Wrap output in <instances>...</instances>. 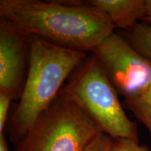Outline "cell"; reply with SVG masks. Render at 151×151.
<instances>
[{
    "instance_id": "obj_1",
    "label": "cell",
    "mask_w": 151,
    "mask_h": 151,
    "mask_svg": "<svg viewBox=\"0 0 151 151\" xmlns=\"http://www.w3.org/2000/svg\"><path fill=\"white\" fill-rule=\"evenodd\" d=\"M0 16L26 37L86 52L115 29L105 14L83 1L1 0Z\"/></svg>"
},
{
    "instance_id": "obj_2",
    "label": "cell",
    "mask_w": 151,
    "mask_h": 151,
    "mask_svg": "<svg viewBox=\"0 0 151 151\" xmlns=\"http://www.w3.org/2000/svg\"><path fill=\"white\" fill-rule=\"evenodd\" d=\"M29 58L20 101L11 120V139L19 142L59 95L64 82L86 52L29 37Z\"/></svg>"
},
{
    "instance_id": "obj_3",
    "label": "cell",
    "mask_w": 151,
    "mask_h": 151,
    "mask_svg": "<svg viewBox=\"0 0 151 151\" xmlns=\"http://www.w3.org/2000/svg\"><path fill=\"white\" fill-rule=\"evenodd\" d=\"M60 94L76 103L113 139L139 141L137 125L125 114L118 92L93 54L85 60Z\"/></svg>"
},
{
    "instance_id": "obj_4",
    "label": "cell",
    "mask_w": 151,
    "mask_h": 151,
    "mask_svg": "<svg viewBox=\"0 0 151 151\" xmlns=\"http://www.w3.org/2000/svg\"><path fill=\"white\" fill-rule=\"evenodd\" d=\"M99 132L76 103L59 94L17 143L16 151H83Z\"/></svg>"
},
{
    "instance_id": "obj_5",
    "label": "cell",
    "mask_w": 151,
    "mask_h": 151,
    "mask_svg": "<svg viewBox=\"0 0 151 151\" xmlns=\"http://www.w3.org/2000/svg\"><path fill=\"white\" fill-rule=\"evenodd\" d=\"M118 93L125 99L139 97L151 84V60L113 32L92 51Z\"/></svg>"
},
{
    "instance_id": "obj_6",
    "label": "cell",
    "mask_w": 151,
    "mask_h": 151,
    "mask_svg": "<svg viewBox=\"0 0 151 151\" xmlns=\"http://www.w3.org/2000/svg\"><path fill=\"white\" fill-rule=\"evenodd\" d=\"M29 37L20 33L6 20L0 21V92L13 99L20 97Z\"/></svg>"
},
{
    "instance_id": "obj_7",
    "label": "cell",
    "mask_w": 151,
    "mask_h": 151,
    "mask_svg": "<svg viewBox=\"0 0 151 151\" xmlns=\"http://www.w3.org/2000/svg\"><path fill=\"white\" fill-rule=\"evenodd\" d=\"M85 3L105 14L114 28L129 30L146 16V0H90Z\"/></svg>"
},
{
    "instance_id": "obj_8",
    "label": "cell",
    "mask_w": 151,
    "mask_h": 151,
    "mask_svg": "<svg viewBox=\"0 0 151 151\" xmlns=\"http://www.w3.org/2000/svg\"><path fill=\"white\" fill-rule=\"evenodd\" d=\"M129 43L138 52L151 60V27L146 22H139L129 30Z\"/></svg>"
},
{
    "instance_id": "obj_9",
    "label": "cell",
    "mask_w": 151,
    "mask_h": 151,
    "mask_svg": "<svg viewBox=\"0 0 151 151\" xmlns=\"http://www.w3.org/2000/svg\"><path fill=\"white\" fill-rule=\"evenodd\" d=\"M124 103L137 120L146 126L151 134V107L133 99H124Z\"/></svg>"
},
{
    "instance_id": "obj_10",
    "label": "cell",
    "mask_w": 151,
    "mask_h": 151,
    "mask_svg": "<svg viewBox=\"0 0 151 151\" xmlns=\"http://www.w3.org/2000/svg\"><path fill=\"white\" fill-rule=\"evenodd\" d=\"M113 139L106 134L99 132L83 151H110Z\"/></svg>"
},
{
    "instance_id": "obj_11",
    "label": "cell",
    "mask_w": 151,
    "mask_h": 151,
    "mask_svg": "<svg viewBox=\"0 0 151 151\" xmlns=\"http://www.w3.org/2000/svg\"><path fill=\"white\" fill-rule=\"evenodd\" d=\"M110 151H150L146 147L139 146V141L129 139H113Z\"/></svg>"
},
{
    "instance_id": "obj_12",
    "label": "cell",
    "mask_w": 151,
    "mask_h": 151,
    "mask_svg": "<svg viewBox=\"0 0 151 151\" xmlns=\"http://www.w3.org/2000/svg\"><path fill=\"white\" fill-rule=\"evenodd\" d=\"M11 100L13 99L10 95L0 92V134L4 133Z\"/></svg>"
},
{
    "instance_id": "obj_13",
    "label": "cell",
    "mask_w": 151,
    "mask_h": 151,
    "mask_svg": "<svg viewBox=\"0 0 151 151\" xmlns=\"http://www.w3.org/2000/svg\"><path fill=\"white\" fill-rule=\"evenodd\" d=\"M133 99H137L140 102L151 107V84L141 93L139 97Z\"/></svg>"
},
{
    "instance_id": "obj_14",
    "label": "cell",
    "mask_w": 151,
    "mask_h": 151,
    "mask_svg": "<svg viewBox=\"0 0 151 151\" xmlns=\"http://www.w3.org/2000/svg\"><path fill=\"white\" fill-rule=\"evenodd\" d=\"M146 12L143 21L151 27V0H146Z\"/></svg>"
},
{
    "instance_id": "obj_15",
    "label": "cell",
    "mask_w": 151,
    "mask_h": 151,
    "mask_svg": "<svg viewBox=\"0 0 151 151\" xmlns=\"http://www.w3.org/2000/svg\"><path fill=\"white\" fill-rule=\"evenodd\" d=\"M0 151H9L4 134H0Z\"/></svg>"
}]
</instances>
